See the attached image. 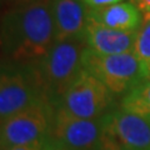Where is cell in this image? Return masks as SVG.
Listing matches in <instances>:
<instances>
[{"mask_svg":"<svg viewBox=\"0 0 150 150\" xmlns=\"http://www.w3.org/2000/svg\"><path fill=\"white\" fill-rule=\"evenodd\" d=\"M54 44L49 0L21 3L0 16V56L4 63L34 64Z\"/></svg>","mask_w":150,"mask_h":150,"instance_id":"obj_1","label":"cell"},{"mask_svg":"<svg viewBox=\"0 0 150 150\" xmlns=\"http://www.w3.org/2000/svg\"><path fill=\"white\" fill-rule=\"evenodd\" d=\"M85 49L86 45L81 40L56 41L40 60L29 64L44 98L54 106L83 71V54Z\"/></svg>","mask_w":150,"mask_h":150,"instance_id":"obj_2","label":"cell"},{"mask_svg":"<svg viewBox=\"0 0 150 150\" xmlns=\"http://www.w3.org/2000/svg\"><path fill=\"white\" fill-rule=\"evenodd\" d=\"M55 106L40 100L5 119L0 128V150L21 146L50 139Z\"/></svg>","mask_w":150,"mask_h":150,"instance_id":"obj_3","label":"cell"},{"mask_svg":"<svg viewBox=\"0 0 150 150\" xmlns=\"http://www.w3.org/2000/svg\"><path fill=\"white\" fill-rule=\"evenodd\" d=\"M83 69L112 94H126L144 81L142 67L133 51L103 55L86 48L83 54Z\"/></svg>","mask_w":150,"mask_h":150,"instance_id":"obj_4","label":"cell"},{"mask_svg":"<svg viewBox=\"0 0 150 150\" xmlns=\"http://www.w3.org/2000/svg\"><path fill=\"white\" fill-rule=\"evenodd\" d=\"M46 100L30 65L0 64V120Z\"/></svg>","mask_w":150,"mask_h":150,"instance_id":"obj_5","label":"cell"},{"mask_svg":"<svg viewBox=\"0 0 150 150\" xmlns=\"http://www.w3.org/2000/svg\"><path fill=\"white\" fill-rule=\"evenodd\" d=\"M98 150H150V121L123 109H111L100 118Z\"/></svg>","mask_w":150,"mask_h":150,"instance_id":"obj_6","label":"cell"},{"mask_svg":"<svg viewBox=\"0 0 150 150\" xmlns=\"http://www.w3.org/2000/svg\"><path fill=\"white\" fill-rule=\"evenodd\" d=\"M114 94L88 71H83L56 101L55 108L81 119H100L114 101Z\"/></svg>","mask_w":150,"mask_h":150,"instance_id":"obj_7","label":"cell"},{"mask_svg":"<svg viewBox=\"0 0 150 150\" xmlns=\"http://www.w3.org/2000/svg\"><path fill=\"white\" fill-rule=\"evenodd\" d=\"M101 133L100 119H81L55 108L50 139L70 150H98Z\"/></svg>","mask_w":150,"mask_h":150,"instance_id":"obj_8","label":"cell"},{"mask_svg":"<svg viewBox=\"0 0 150 150\" xmlns=\"http://www.w3.org/2000/svg\"><path fill=\"white\" fill-rule=\"evenodd\" d=\"M54 23L55 43L65 40L84 41L88 24V8L81 0H49Z\"/></svg>","mask_w":150,"mask_h":150,"instance_id":"obj_9","label":"cell"},{"mask_svg":"<svg viewBox=\"0 0 150 150\" xmlns=\"http://www.w3.org/2000/svg\"><path fill=\"white\" fill-rule=\"evenodd\" d=\"M137 33L110 29L88 18L84 43L88 49L103 55L130 53L134 49Z\"/></svg>","mask_w":150,"mask_h":150,"instance_id":"obj_10","label":"cell"},{"mask_svg":"<svg viewBox=\"0 0 150 150\" xmlns=\"http://www.w3.org/2000/svg\"><path fill=\"white\" fill-rule=\"evenodd\" d=\"M88 18L98 24L121 31H138L143 25L142 14L130 1H121L98 9H88Z\"/></svg>","mask_w":150,"mask_h":150,"instance_id":"obj_11","label":"cell"},{"mask_svg":"<svg viewBox=\"0 0 150 150\" xmlns=\"http://www.w3.org/2000/svg\"><path fill=\"white\" fill-rule=\"evenodd\" d=\"M120 109L150 121V79L142 81L125 94L120 103Z\"/></svg>","mask_w":150,"mask_h":150,"instance_id":"obj_12","label":"cell"},{"mask_svg":"<svg viewBox=\"0 0 150 150\" xmlns=\"http://www.w3.org/2000/svg\"><path fill=\"white\" fill-rule=\"evenodd\" d=\"M133 53L139 60L142 67L144 80L150 79V21L143 23L137 33Z\"/></svg>","mask_w":150,"mask_h":150,"instance_id":"obj_13","label":"cell"},{"mask_svg":"<svg viewBox=\"0 0 150 150\" xmlns=\"http://www.w3.org/2000/svg\"><path fill=\"white\" fill-rule=\"evenodd\" d=\"M129 1L138 8L143 16V23L150 21V0H129Z\"/></svg>","mask_w":150,"mask_h":150,"instance_id":"obj_14","label":"cell"},{"mask_svg":"<svg viewBox=\"0 0 150 150\" xmlns=\"http://www.w3.org/2000/svg\"><path fill=\"white\" fill-rule=\"evenodd\" d=\"M85 4V6L88 9H98V8H104L109 6L112 4H118L121 3L123 0H81Z\"/></svg>","mask_w":150,"mask_h":150,"instance_id":"obj_15","label":"cell"},{"mask_svg":"<svg viewBox=\"0 0 150 150\" xmlns=\"http://www.w3.org/2000/svg\"><path fill=\"white\" fill-rule=\"evenodd\" d=\"M45 143L46 142H39V143H34L29 145H21V146H11V148L3 149V150H43Z\"/></svg>","mask_w":150,"mask_h":150,"instance_id":"obj_16","label":"cell"},{"mask_svg":"<svg viewBox=\"0 0 150 150\" xmlns=\"http://www.w3.org/2000/svg\"><path fill=\"white\" fill-rule=\"evenodd\" d=\"M43 150H70V149L65 148L64 145H62V144L54 142L53 139H48L46 140V143H45V145H44Z\"/></svg>","mask_w":150,"mask_h":150,"instance_id":"obj_17","label":"cell"},{"mask_svg":"<svg viewBox=\"0 0 150 150\" xmlns=\"http://www.w3.org/2000/svg\"><path fill=\"white\" fill-rule=\"evenodd\" d=\"M28 1H34V0H23V3H28Z\"/></svg>","mask_w":150,"mask_h":150,"instance_id":"obj_18","label":"cell"},{"mask_svg":"<svg viewBox=\"0 0 150 150\" xmlns=\"http://www.w3.org/2000/svg\"><path fill=\"white\" fill-rule=\"evenodd\" d=\"M1 123H3V121H1V120H0V128H1Z\"/></svg>","mask_w":150,"mask_h":150,"instance_id":"obj_19","label":"cell"}]
</instances>
